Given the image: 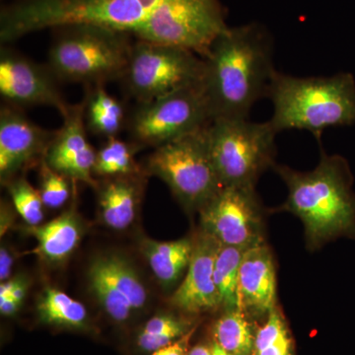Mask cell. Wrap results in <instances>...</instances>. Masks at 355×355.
Instances as JSON below:
<instances>
[{
  "label": "cell",
  "instance_id": "cell-5",
  "mask_svg": "<svg viewBox=\"0 0 355 355\" xmlns=\"http://www.w3.org/2000/svg\"><path fill=\"white\" fill-rule=\"evenodd\" d=\"M58 30L46 65L60 83L87 86L120 81L132 53L130 34L92 25Z\"/></svg>",
  "mask_w": 355,
  "mask_h": 355
},
{
  "label": "cell",
  "instance_id": "cell-11",
  "mask_svg": "<svg viewBox=\"0 0 355 355\" xmlns=\"http://www.w3.org/2000/svg\"><path fill=\"white\" fill-rule=\"evenodd\" d=\"M254 189L223 187L200 210L202 231L227 246L249 249L266 242V210Z\"/></svg>",
  "mask_w": 355,
  "mask_h": 355
},
{
  "label": "cell",
  "instance_id": "cell-24",
  "mask_svg": "<svg viewBox=\"0 0 355 355\" xmlns=\"http://www.w3.org/2000/svg\"><path fill=\"white\" fill-rule=\"evenodd\" d=\"M242 310L225 311L214 327V343L232 355H253L254 336Z\"/></svg>",
  "mask_w": 355,
  "mask_h": 355
},
{
  "label": "cell",
  "instance_id": "cell-31",
  "mask_svg": "<svg viewBox=\"0 0 355 355\" xmlns=\"http://www.w3.org/2000/svg\"><path fill=\"white\" fill-rule=\"evenodd\" d=\"M13 263L12 254L6 247H1V250H0V279L1 282H6L10 277Z\"/></svg>",
  "mask_w": 355,
  "mask_h": 355
},
{
  "label": "cell",
  "instance_id": "cell-18",
  "mask_svg": "<svg viewBox=\"0 0 355 355\" xmlns=\"http://www.w3.org/2000/svg\"><path fill=\"white\" fill-rule=\"evenodd\" d=\"M139 180L135 175L110 178L102 187L99 203L107 225L123 230L135 219L140 196Z\"/></svg>",
  "mask_w": 355,
  "mask_h": 355
},
{
  "label": "cell",
  "instance_id": "cell-20",
  "mask_svg": "<svg viewBox=\"0 0 355 355\" xmlns=\"http://www.w3.org/2000/svg\"><path fill=\"white\" fill-rule=\"evenodd\" d=\"M193 242L189 238L176 241L144 240L141 252L161 284L172 286L188 270L193 254Z\"/></svg>",
  "mask_w": 355,
  "mask_h": 355
},
{
  "label": "cell",
  "instance_id": "cell-23",
  "mask_svg": "<svg viewBox=\"0 0 355 355\" xmlns=\"http://www.w3.org/2000/svg\"><path fill=\"white\" fill-rule=\"evenodd\" d=\"M248 249L219 245L214 263V282L225 311L240 309L238 296L240 266Z\"/></svg>",
  "mask_w": 355,
  "mask_h": 355
},
{
  "label": "cell",
  "instance_id": "cell-1",
  "mask_svg": "<svg viewBox=\"0 0 355 355\" xmlns=\"http://www.w3.org/2000/svg\"><path fill=\"white\" fill-rule=\"evenodd\" d=\"M202 58V86L214 120L249 119L277 71L270 32L260 23L228 26Z\"/></svg>",
  "mask_w": 355,
  "mask_h": 355
},
{
  "label": "cell",
  "instance_id": "cell-15",
  "mask_svg": "<svg viewBox=\"0 0 355 355\" xmlns=\"http://www.w3.org/2000/svg\"><path fill=\"white\" fill-rule=\"evenodd\" d=\"M219 245L202 230L196 238L186 277L171 297L172 304L178 309L196 314L220 307V296L214 282Z\"/></svg>",
  "mask_w": 355,
  "mask_h": 355
},
{
  "label": "cell",
  "instance_id": "cell-7",
  "mask_svg": "<svg viewBox=\"0 0 355 355\" xmlns=\"http://www.w3.org/2000/svg\"><path fill=\"white\" fill-rule=\"evenodd\" d=\"M146 170L162 180L188 210L200 211L223 188L210 155L207 128L154 148Z\"/></svg>",
  "mask_w": 355,
  "mask_h": 355
},
{
  "label": "cell",
  "instance_id": "cell-28",
  "mask_svg": "<svg viewBox=\"0 0 355 355\" xmlns=\"http://www.w3.org/2000/svg\"><path fill=\"white\" fill-rule=\"evenodd\" d=\"M16 211L32 227L39 226L44 219L43 200L25 178L10 180L7 184Z\"/></svg>",
  "mask_w": 355,
  "mask_h": 355
},
{
  "label": "cell",
  "instance_id": "cell-21",
  "mask_svg": "<svg viewBox=\"0 0 355 355\" xmlns=\"http://www.w3.org/2000/svg\"><path fill=\"white\" fill-rule=\"evenodd\" d=\"M90 268L104 277L116 293L127 298L133 311L142 309L147 301V291L139 275L127 260L118 254L98 257Z\"/></svg>",
  "mask_w": 355,
  "mask_h": 355
},
{
  "label": "cell",
  "instance_id": "cell-14",
  "mask_svg": "<svg viewBox=\"0 0 355 355\" xmlns=\"http://www.w3.org/2000/svg\"><path fill=\"white\" fill-rule=\"evenodd\" d=\"M62 120V127L55 130L44 160L65 177L95 186L92 175L97 153L88 141L83 102L70 105Z\"/></svg>",
  "mask_w": 355,
  "mask_h": 355
},
{
  "label": "cell",
  "instance_id": "cell-9",
  "mask_svg": "<svg viewBox=\"0 0 355 355\" xmlns=\"http://www.w3.org/2000/svg\"><path fill=\"white\" fill-rule=\"evenodd\" d=\"M214 121L202 83L135 104L128 112V135L135 146L156 148L209 127Z\"/></svg>",
  "mask_w": 355,
  "mask_h": 355
},
{
  "label": "cell",
  "instance_id": "cell-36",
  "mask_svg": "<svg viewBox=\"0 0 355 355\" xmlns=\"http://www.w3.org/2000/svg\"><path fill=\"white\" fill-rule=\"evenodd\" d=\"M211 349L214 355H232L226 352V350L222 349L221 347H219L216 343H214V345H211Z\"/></svg>",
  "mask_w": 355,
  "mask_h": 355
},
{
  "label": "cell",
  "instance_id": "cell-29",
  "mask_svg": "<svg viewBox=\"0 0 355 355\" xmlns=\"http://www.w3.org/2000/svg\"><path fill=\"white\" fill-rule=\"evenodd\" d=\"M40 193L44 205L50 209H60L69 200L70 187L67 177L49 166L44 158L41 162Z\"/></svg>",
  "mask_w": 355,
  "mask_h": 355
},
{
  "label": "cell",
  "instance_id": "cell-22",
  "mask_svg": "<svg viewBox=\"0 0 355 355\" xmlns=\"http://www.w3.org/2000/svg\"><path fill=\"white\" fill-rule=\"evenodd\" d=\"M38 314L44 323L72 329L83 328L88 319L85 306L55 288L44 291L38 302Z\"/></svg>",
  "mask_w": 355,
  "mask_h": 355
},
{
  "label": "cell",
  "instance_id": "cell-25",
  "mask_svg": "<svg viewBox=\"0 0 355 355\" xmlns=\"http://www.w3.org/2000/svg\"><path fill=\"white\" fill-rule=\"evenodd\" d=\"M132 142L123 141L118 137L107 139L106 144L96 153L93 174L114 178L139 174V166L135 164Z\"/></svg>",
  "mask_w": 355,
  "mask_h": 355
},
{
  "label": "cell",
  "instance_id": "cell-30",
  "mask_svg": "<svg viewBox=\"0 0 355 355\" xmlns=\"http://www.w3.org/2000/svg\"><path fill=\"white\" fill-rule=\"evenodd\" d=\"M191 334H193V331H189L187 335L182 336L180 340L167 345V347L156 350L151 355H188V345Z\"/></svg>",
  "mask_w": 355,
  "mask_h": 355
},
{
  "label": "cell",
  "instance_id": "cell-12",
  "mask_svg": "<svg viewBox=\"0 0 355 355\" xmlns=\"http://www.w3.org/2000/svg\"><path fill=\"white\" fill-rule=\"evenodd\" d=\"M48 65L37 64L17 51L2 46L0 51V95L16 108L48 106L64 116L70 104L65 101Z\"/></svg>",
  "mask_w": 355,
  "mask_h": 355
},
{
  "label": "cell",
  "instance_id": "cell-33",
  "mask_svg": "<svg viewBox=\"0 0 355 355\" xmlns=\"http://www.w3.org/2000/svg\"><path fill=\"white\" fill-rule=\"evenodd\" d=\"M20 282V279L6 280V282H2L1 286H0V297L10 296L14 289L16 288V286H17Z\"/></svg>",
  "mask_w": 355,
  "mask_h": 355
},
{
  "label": "cell",
  "instance_id": "cell-13",
  "mask_svg": "<svg viewBox=\"0 0 355 355\" xmlns=\"http://www.w3.org/2000/svg\"><path fill=\"white\" fill-rule=\"evenodd\" d=\"M55 130H44L21 109L4 105L0 111V177L6 183L14 175L46 156Z\"/></svg>",
  "mask_w": 355,
  "mask_h": 355
},
{
  "label": "cell",
  "instance_id": "cell-10",
  "mask_svg": "<svg viewBox=\"0 0 355 355\" xmlns=\"http://www.w3.org/2000/svg\"><path fill=\"white\" fill-rule=\"evenodd\" d=\"M227 27L219 0H164L132 36L187 49L203 58Z\"/></svg>",
  "mask_w": 355,
  "mask_h": 355
},
{
  "label": "cell",
  "instance_id": "cell-4",
  "mask_svg": "<svg viewBox=\"0 0 355 355\" xmlns=\"http://www.w3.org/2000/svg\"><path fill=\"white\" fill-rule=\"evenodd\" d=\"M151 12L142 0H21L0 17V40L11 43L44 29L92 25L133 35Z\"/></svg>",
  "mask_w": 355,
  "mask_h": 355
},
{
  "label": "cell",
  "instance_id": "cell-35",
  "mask_svg": "<svg viewBox=\"0 0 355 355\" xmlns=\"http://www.w3.org/2000/svg\"><path fill=\"white\" fill-rule=\"evenodd\" d=\"M188 355H214V354H212L211 347H209L205 345H198L188 352Z\"/></svg>",
  "mask_w": 355,
  "mask_h": 355
},
{
  "label": "cell",
  "instance_id": "cell-3",
  "mask_svg": "<svg viewBox=\"0 0 355 355\" xmlns=\"http://www.w3.org/2000/svg\"><path fill=\"white\" fill-rule=\"evenodd\" d=\"M268 97L273 107L270 123L277 133L307 130L320 141L327 128L355 123V79L347 72L297 77L277 70Z\"/></svg>",
  "mask_w": 355,
  "mask_h": 355
},
{
  "label": "cell",
  "instance_id": "cell-27",
  "mask_svg": "<svg viewBox=\"0 0 355 355\" xmlns=\"http://www.w3.org/2000/svg\"><path fill=\"white\" fill-rule=\"evenodd\" d=\"M253 355H294L291 334L279 308L268 314L254 335Z\"/></svg>",
  "mask_w": 355,
  "mask_h": 355
},
{
  "label": "cell",
  "instance_id": "cell-32",
  "mask_svg": "<svg viewBox=\"0 0 355 355\" xmlns=\"http://www.w3.org/2000/svg\"><path fill=\"white\" fill-rule=\"evenodd\" d=\"M20 304L13 300L10 296L0 297V312L3 316H13L18 310Z\"/></svg>",
  "mask_w": 355,
  "mask_h": 355
},
{
  "label": "cell",
  "instance_id": "cell-17",
  "mask_svg": "<svg viewBox=\"0 0 355 355\" xmlns=\"http://www.w3.org/2000/svg\"><path fill=\"white\" fill-rule=\"evenodd\" d=\"M83 104L88 132L110 139L118 137L127 128L128 112L120 100L110 94L104 84L85 86Z\"/></svg>",
  "mask_w": 355,
  "mask_h": 355
},
{
  "label": "cell",
  "instance_id": "cell-16",
  "mask_svg": "<svg viewBox=\"0 0 355 355\" xmlns=\"http://www.w3.org/2000/svg\"><path fill=\"white\" fill-rule=\"evenodd\" d=\"M277 270L266 242L249 248L240 266L238 296L240 310L253 317H268L277 307Z\"/></svg>",
  "mask_w": 355,
  "mask_h": 355
},
{
  "label": "cell",
  "instance_id": "cell-2",
  "mask_svg": "<svg viewBox=\"0 0 355 355\" xmlns=\"http://www.w3.org/2000/svg\"><path fill=\"white\" fill-rule=\"evenodd\" d=\"M272 169L287 187V198L277 211H287L302 221L311 251L338 238L355 240L354 176L347 159L321 150L312 171L300 172L284 165Z\"/></svg>",
  "mask_w": 355,
  "mask_h": 355
},
{
  "label": "cell",
  "instance_id": "cell-6",
  "mask_svg": "<svg viewBox=\"0 0 355 355\" xmlns=\"http://www.w3.org/2000/svg\"><path fill=\"white\" fill-rule=\"evenodd\" d=\"M277 135L270 121H212L207 128V142L222 187L256 188L261 175L275 165Z\"/></svg>",
  "mask_w": 355,
  "mask_h": 355
},
{
  "label": "cell",
  "instance_id": "cell-34",
  "mask_svg": "<svg viewBox=\"0 0 355 355\" xmlns=\"http://www.w3.org/2000/svg\"><path fill=\"white\" fill-rule=\"evenodd\" d=\"M26 286L25 284H23L22 282L16 286V288L14 289L12 293H11L10 297L13 299L15 302H17L18 304L21 305V303L24 300L26 295Z\"/></svg>",
  "mask_w": 355,
  "mask_h": 355
},
{
  "label": "cell",
  "instance_id": "cell-8",
  "mask_svg": "<svg viewBox=\"0 0 355 355\" xmlns=\"http://www.w3.org/2000/svg\"><path fill=\"white\" fill-rule=\"evenodd\" d=\"M205 62L179 46L137 40L120 83L137 104L202 83Z\"/></svg>",
  "mask_w": 355,
  "mask_h": 355
},
{
  "label": "cell",
  "instance_id": "cell-19",
  "mask_svg": "<svg viewBox=\"0 0 355 355\" xmlns=\"http://www.w3.org/2000/svg\"><path fill=\"white\" fill-rule=\"evenodd\" d=\"M31 233L38 247L33 253L51 263H58L69 258L80 240V225L76 214L65 212L41 226H34Z\"/></svg>",
  "mask_w": 355,
  "mask_h": 355
},
{
  "label": "cell",
  "instance_id": "cell-26",
  "mask_svg": "<svg viewBox=\"0 0 355 355\" xmlns=\"http://www.w3.org/2000/svg\"><path fill=\"white\" fill-rule=\"evenodd\" d=\"M190 323L172 316L158 315L151 318L137 336V345L146 352L167 347L189 333Z\"/></svg>",
  "mask_w": 355,
  "mask_h": 355
}]
</instances>
